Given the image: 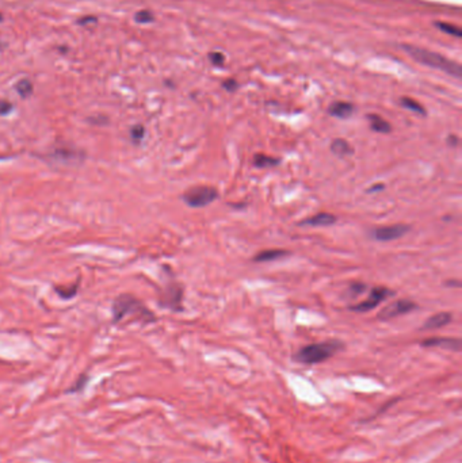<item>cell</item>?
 <instances>
[{"label":"cell","instance_id":"obj_2","mask_svg":"<svg viewBox=\"0 0 462 463\" xmlns=\"http://www.w3.org/2000/svg\"><path fill=\"white\" fill-rule=\"evenodd\" d=\"M344 347L343 343H340L338 340H328L323 341V343H313V344H308V346L300 348L296 355H294V360L298 363H303V364H317V363H323L329 358H332L339 352Z\"/></svg>","mask_w":462,"mask_h":463},{"label":"cell","instance_id":"obj_17","mask_svg":"<svg viewBox=\"0 0 462 463\" xmlns=\"http://www.w3.org/2000/svg\"><path fill=\"white\" fill-rule=\"evenodd\" d=\"M400 104L407 110H411V111L416 112V114H420V115H426V110H424V107L421 106L420 103L416 102L415 99H412V98L404 97L400 99Z\"/></svg>","mask_w":462,"mask_h":463},{"label":"cell","instance_id":"obj_5","mask_svg":"<svg viewBox=\"0 0 462 463\" xmlns=\"http://www.w3.org/2000/svg\"><path fill=\"white\" fill-rule=\"evenodd\" d=\"M393 294H395V293L392 290H389L388 287H380V286H377V287H373V289H371L367 300L362 301V302H359V304H357V305L354 306H351L350 310L357 311V313H365V311L373 310V309H375L380 304H382L388 297H390V295Z\"/></svg>","mask_w":462,"mask_h":463},{"label":"cell","instance_id":"obj_19","mask_svg":"<svg viewBox=\"0 0 462 463\" xmlns=\"http://www.w3.org/2000/svg\"><path fill=\"white\" fill-rule=\"evenodd\" d=\"M438 29L443 33H446V34H450V36L454 37H461V30H460V27H456V26L450 25V23H443V22H437L435 23Z\"/></svg>","mask_w":462,"mask_h":463},{"label":"cell","instance_id":"obj_10","mask_svg":"<svg viewBox=\"0 0 462 463\" xmlns=\"http://www.w3.org/2000/svg\"><path fill=\"white\" fill-rule=\"evenodd\" d=\"M452 313H449V311H441V313H437V314H434V316L428 317L426 322L421 326V329H423V331L439 329V328L449 325V324L452 322Z\"/></svg>","mask_w":462,"mask_h":463},{"label":"cell","instance_id":"obj_7","mask_svg":"<svg viewBox=\"0 0 462 463\" xmlns=\"http://www.w3.org/2000/svg\"><path fill=\"white\" fill-rule=\"evenodd\" d=\"M417 309V305L411 300H397L395 302H392L388 306H385L382 310L377 314V318L381 321L385 320H392L395 317L403 316L407 314L410 311Z\"/></svg>","mask_w":462,"mask_h":463},{"label":"cell","instance_id":"obj_9","mask_svg":"<svg viewBox=\"0 0 462 463\" xmlns=\"http://www.w3.org/2000/svg\"><path fill=\"white\" fill-rule=\"evenodd\" d=\"M423 347H441L445 350L458 352L461 350V340L454 337H428L421 341Z\"/></svg>","mask_w":462,"mask_h":463},{"label":"cell","instance_id":"obj_4","mask_svg":"<svg viewBox=\"0 0 462 463\" xmlns=\"http://www.w3.org/2000/svg\"><path fill=\"white\" fill-rule=\"evenodd\" d=\"M217 198H218V191L214 187H209V186L190 187L182 195L183 202L193 209L205 207L207 205L213 204Z\"/></svg>","mask_w":462,"mask_h":463},{"label":"cell","instance_id":"obj_28","mask_svg":"<svg viewBox=\"0 0 462 463\" xmlns=\"http://www.w3.org/2000/svg\"><path fill=\"white\" fill-rule=\"evenodd\" d=\"M384 187H385L384 184H377V186H371V187L367 190V193L371 194V193H377V191H382V190H384Z\"/></svg>","mask_w":462,"mask_h":463},{"label":"cell","instance_id":"obj_16","mask_svg":"<svg viewBox=\"0 0 462 463\" xmlns=\"http://www.w3.org/2000/svg\"><path fill=\"white\" fill-rule=\"evenodd\" d=\"M279 163H281L279 158L272 157V156H266V154H262V153L254 154V160H252L254 167H257V168H272V167H277Z\"/></svg>","mask_w":462,"mask_h":463},{"label":"cell","instance_id":"obj_26","mask_svg":"<svg viewBox=\"0 0 462 463\" xmlns=\"http://www.w3.org/2000/svg\"><path fill=\"white\" fill-rule=\"evenodd\" d=\"M12 110V104L8 102H1L0 103V114H8Z\"/></svg>","mask_w":462,"mask_h":463},{"label":"cell","instance_id":"obj_24","mask_svg":"<svg viewBox=\"0 0 462 463\" xmlns=\"http://www.w3.org/2000/svg\"><path fill=\"white\" fill-rule=\"evenodd\" d=\"M136 19H137V22H141V23H148V22L154 21V15L149 11H141V12H139L136 15Z\"/></svg>","mask_w":462,"mask_h":463},{"label":"cell","instance_id":"obj_18","mask_svg":"<svg viewBox=\"0 0 462 463\" xmlns=\"http://www.w3.org/2000/svg\"><path fill=\"white\" fill-rule=\"evenodd\" d=\"M54 290L57 291V294L60 295L61 298H72L79 290V283L69 286V287H54Z\"/></svg>","mask_w":462,"mask_h":463},{"label":"cell","instance_id":"obj_20","mask_svg":"<svg viewBox=\"0 0 462 463\" xmlns=\"http://www.w3.org/2000/svg\"><path fill=\"white\" fill-rule=\"evenodd\" d=\"M145 136V129L144 126H141V125H136V126L132 127V130H130V137L133 138L134 143H140Z\"/></svg>","mask_w":462,"mask_h":463},{"label":"cell","instance_id":"obj_12","mask_svg":"<svg viewBox=\"0 0 462 463\" xmlns=\"http://www.w3.org/2000/svg\"><path fill=\"white\" fill-rule=\"evenodd\" d=\"M328 112L329 115H332V117L339 118V119H346V118H350L354 114V104L338 101V102H334L328 107Z\"/></svg>","mask_w":462,"mask_h":463},{"label":"cell","instance_id":"obj_3","mask_svg":"<svg viewBox=\"0 0 462 463\" xmlns=\"http://www.w3.org/2000/svg\"><path fill=\"white\" fill-rule=\"evenodd\" d=\"M126 316L139 318L144 322L154 321V314L137 298H134L132 295H118V298L114 301L113 304V318L115 322H118Z\"/></svg>","mask_w":462,"mask_h":463},{"label":"cell","instance_id":"obj_25","mask_svg":"<svg viewBox=\"0 0 462 463\" xmlns=\"http://www.w3.org/2000/svg\"><path fill=\"white\" fill-rule=\"evenodd\" d=\"M222 88H225L226 91L233 92L237 88V82L236 80H233V79H228L225 82L222 83Z\"/></svg>","mask_w":462,"mask_h":463},{"label":"cell","instance_id":"obj_21","mask_svg":"<svg viewBox=\"0 0 462 463\" xmlns=\"http://www.w3.org/2000/svg\"><path fill=\"white\" fill-rule=\"evenodd\" d=\"M209 60L213 65L216 66H221L224 65V62H225V56L220 53V51H211L210 54H209Z\"/></svg>","mask_w":462,"mask_h":463},{"label":"cell","instance_id":"obj_15","mask_svg":"<svg viewBox=\"0 0 462 463\" xmlns=\"http://www.w3.org/2000/svg\"><path fill=\"white\" fill-rule=\"evenodd\" d=\"M367 119H369L370 122V127L377 133H382V134H388L392 130V126H390V123L384 119L380 115H377V114H369L367 115Z\"/></svg>","mask_w":462,"mask_h":463},{"label":"cell","instance_id":"obj_27","mask_svg":"<svg viewBox=\"0 0 462 463\" xmlns=\"http://www.w3.org/2000/svg\"><path fill=\"white\" fill-rule=\"evenodd\" d=\"M447 144H449L450 147H457V145H458V137H457V136H454V134H450V136L447 137Z\"/></svg>","mask_w":462,"mask_h":463},{"label":"cell","instance_id":"obj_8","mask_svg":"<svg viewBox=\"0 0 462 463\" xmlns=\"http://www.w3.org/2000/svg\"><path fill=\"white\" fill-rule=\"evenodd\" d=\"M182 287L178 285H170L163 297H161V305L172 309V310H182Z\"/></svg>","mask_w":462,"mask_h":463},{"label":"cell","instance_id":"obj_11","mask_svg":"<svg viewBox=\"0 0 462 463\" xmlns=\"http://www.w3.org/2000/svg\"><path fill=\"white\" fill-rule=\"evenodd\" d=\"M336 222V217L329 213H317L313 217H309L301 221L298 225L301 226H329Z\"/></svg>","mask_w":462,"mask_h":463},{"label":"cell","instance_id":"obj_22","mask_svg":"<svg viewBox=\"0 0 462 463\" xmlns=\"http://www.w3.org/2000/svg\"><path fill=\"white\" fill-rule=\"evenodd\" d=\"M16 90H18V92H19V95H21V97H27V95L31 92V84L29 82L23 80V82H21L19 84H18Z\"/></svg>","mask_w":462,"mask_h":463},{"label":"cell","instance_id":"obj_14","mask_svg":"<svg viewBox=\"0 0 462 463\" xmlns=\"http://www.w3.org/2000/svg\"><path fill=\"white\" fill-rule=\"evenodd\" d=\"M329 149L338 157H346V156H350V154L354 153V149L350 147V144L346 140H343V138H335L334 141L331 143Z\"/></svg>","mask_w":462,"mask_h":463},{"label":"cell","instance_id":"obj_1","mask_svg":"<svg viewBox=\"0 0 462 463\" xmlns=\"http://www.w3.org/2000/svg\"><path fill=\"white\" fill-rule=\"evenodd\" d=\"M403 48H404V51H407V53H408L412 58H415L416 61L420 62L423 65L430 66V68H434V69H439V71L445 72V73L450 75V76H454L456 79H460V77H461V66L458 65L457 62L449 60V58L442 56L439 53H435V51H427V49H423V48H417V46L411 45H404Z\"/></svg>","mask_w":462,"mask_h":463},{"label":"cell","instance_id":"obj_6","mask_svg":"<svg viewBox=\"0 0 462 463\" xmlns=\"http://www.w3.org/2000/svg\"><path fill=\"white\" fill-rule=\"evenodd\" d=\"M410 230H411L410 225H389V226H381V228L373 229L370 232V237L375 240V241H380V243H388V241H393V240H399L401 237H404Z\"/></svg>","mask_w":462,"mask_h":463},{"label":"cell","instance_id":"obj_13","mask_svg":"<svg viewBox=\"0 0 462 463\" xmlns=\"http://www.w3.org/2000/svg\"><path fill=\"white\" fill-rule=\"evenodd\" d=\"M290 255V252L285 250H266L259 252L254 256V261L257 263H268V261H274V260L281 259Z\"/></svg>","mask_w":462,"mask_h":463},{"label":"cell","instance_id":"obj_23","mask_svg":"<svg viewBox=\"0 0 462 463\" xmlns=\"http://www.w3.org/2000/svg\"><path fill=\"white\" fill-rule=\"evenodd\" d=\"M349 290L353 297H357V295L362 294V293L366 290V285L365 283H353V285L349 287Z\"/></svg>","mask_w":462,"mask_h":463}]
</instances>
